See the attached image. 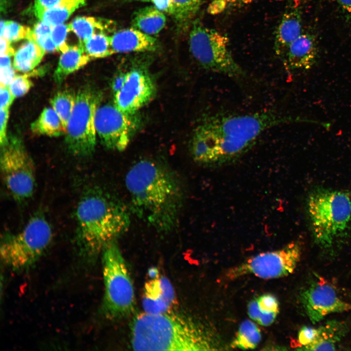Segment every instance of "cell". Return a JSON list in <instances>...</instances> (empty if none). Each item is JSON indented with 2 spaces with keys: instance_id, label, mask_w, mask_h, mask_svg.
Returning <instances> with one entry per match:
<instances>
[{
  "instance_id": "1",
  "label": "cell",
  "mask_w": 351,
  "mask_h": 351,
  "mask_svg": "<svg viewBox=\"0 0 351 351\" xmlns=\"http://www.w3.org/2000/svg\"><path fill=\"white\" fill-rule=\"evenodd\" d=\"M299 121L273 111L248 114L214 113L196 127L190 150L193 159L205 165H221L246 153L266 130Z\"/></svg>"
},
{
  "instance_id": "2",
  "label": "cell",
  "mask_w": 351,
  "mask_h": 351,
  "mask_svg": "<svg viewBox=\"0 0 351 351\" xmlns=\"http://www.w3.org/2000/svg\"><path fill=\"white\" fill-rule=\"evenodd\" d=\"M125 183L131 210L140 219L160 233L176 228L184 191L171 168L155 160L141 159L129 169Z\"/></svg>"
},
{
  "instance_id": "3",
  "label": "cell",
  "mask_w": 351,
  "mask_h": 351,
  "mask_svg": "<svg viewBox=\"0 0 351 351\" xmlns=\"http://www.w3.org/2000/svg\"><path fill=\"white\" fill-rule=\"evenodd\" d=\"M131 344L136 351H210L221 347L209 328L188 316L167 312L136 315Z\"/></svg>"
},
{
  "instance_id": "4",
  "label": "cell",
  "mask_w": 351,
  "mask_h": 351,
  "mask_svg": "<svg viewBox=\"0 0 351 351\" xmlns=\"http://www.w3.org/2000/svg\"><path fill=\"white\" fill-rule=\"evenodd\" d=\"M76 216L79 253L88 262L125 233L131 223L130 213L125 205L98 190L88 192L82 196Z\"/></svg>"
},
{
  "instance_id": "5",
  "label": "cell",
  "mask_w": 351,
  "mask_h": 351,
  "mask_svg": "<svg viewBox=\"0 0 351 351\" xmlns=\"http://www.w3.org/2000/svg\"><path fill=\"white\" fill-rule=\"evenodd\" d=\"M314 240L326 252H332L347 234L351 220V200L340 191L313 189L307 201Z\"/></svg>"
},
{
  "instance_id": "6",
  "label": "cell",
  "mask_w": 351,
  "mask_h": 351,
  "mask_svg": "<svg viewBox=\"0 0 351 351\" xmlns=\"http://www.w3.org/2000/svg\"><path fill=\"white\" fill-rule=\"evenodd\" d=\"M102 252L103 312L111 320L125 318L132 313L135 306L134 288L129 270L115 241L107 245Z\"/></svg>"
},
{
  "instance_id": "7",
  "label": "cell",
  "mask_w": 351,
  "mask_h": 351,
  "mask_svg": "<svg viewBox=\"0 0 351 351\" xmlns=\"http://www.w3.org/2000/svg\"><path fill=\"white\" fill-rule=\"evenodd\" d=\"M52 229L45 216L34 214L22 230L5 234L0 253L3 264L15 271H23L33 266L42 255L52 238Z\"/></svg>"
},
{
  "instance_id": "8",
  "label": "cell",
  "mask_w": 351,
  "mask_h": 351,
  "mask_svg": "<svg viewBox=\"0 0 351 351\" xmlns=\"http://www.w3.org/2000/svg\"><path fill=\"white\" fill-rule=\"evenodd\" d=\"M193 23L189 45L196 61L203 68L214 73L234 78L244 77L245 73L234 60L227 37L199 21Z\"/></svg>"
},
{
  "instance_id": "9",
  "label": "cell",
  "mask_w": 351,
  "mask_h": 351,
  "mask_svg": "<svg viewBox=\"0 0 351 351\" xmlns=\"http://www.w3.org/2000/svg\"><path fill=\"white\" fill-rule=\"evenodd\" d=\"M99 97L90 88H83L76 95L73 111L66 129L65 142L69 151L77 156L92 154L96 145L95 115Z\"/></svg>"
},
{
  "instance_id": "10",
  "label": "cell",
  "mask_w": 351,
  "mask_h": 351,
  "mask_svg": "<svg viewBox=\"0 0 351 351\" xmlns=\"http://www.w3.org/2000/svg\"><path fill=\"white\" fill-rule=\"evenodd\" d=\"M0 161L5 185L12 197L19 202L29 198L35 187V168L21 142L8 139L1 146Z\"/></svg>"
},
{
  "instance_id": "11",
  "label": "cell",
  "mask_w": 351,
  "mask_h": 351,
  "mask_svg": "<svg viewBox=\"0 0 351 351\" xmlns=\"http://www.w3.org/2000/svg\"><path fill=\"white\" fill-rule=\"evenodd\" d=\"M300 256V245L296 242H292L282 249L251 257L230 269L226 277L234 279L250 274L269 279L286 276L294 271Z\"/></svg>"
},
{
  "instance_id": "12",
  "label": "cell",
  "mask_w": 351,
  "mask_h": 351,
  "mask_svg": "<svg viewBox=\"0 0 351 351\" xmlns=\"http://www.w3.org/2000/svg\"><path fill=\"white\" fill-rule=\"evenodd\" d=\"M133 115L115 104L98 107L95 115L96 131L105 147L118 151L128 147L137 126Z\"/></svg>"
},
{
  "instance_id": "13",
  "label": "cell",
  "mask_w": 351,
  "mask_h": 351,
  "mask_svg": "<svg viewBox=\"0 0 351 351\" xmlns=\"http://www.w3.org/2000/svg\"><path fill=\"white\" fill-rule=\"evenodd\" d=\"M155 91L150 75L143 70L133 69L125 73L122 86L115 92V105L127 113L134 114L152 99Z\"/></svg>"
},
{
  "instance_id": "14",
  "label": "cell",
  "mask_w": 351,
  "mask_h": 351,
  "mask_svg": "<svg viewBox=\"0 0 351 351\" xmlns=\"http://www.w3.org/2000/svg\"><path fill=\"white\" fill-rule=\"evenodd\" d=\"M300 297L308 317L313 324L330 313L351 309V305L340 299L334 288L324 281L312 283Z\"/></svg>"
},
{
  "instance_id": "15",
  "label": "cell",
  "mask_w": 351,
  "mask_h": 351,
  "mask_svg": "<svg viewBox=\"0 0 351 351\" xmlns=\"http://www.w3.org/2000/svg\"><path fill=\"white\" fill-rule=\"evenodd\" d=\"M175 300L173 287L165 276L151 277L144 286L142 306L145 312L157 314L169 312Z\"/></svg>"
},
{
  "instance_id": "16",
  "label": "cell",
  "mask_w": 351,
  "mask_h": 351,
  "mask_svg": "<svg viewBox=\"0 0 351 351\" xmlns=\"http://www.w3.org/2000/svg\"><path fill=\"white\" fill-rule=\"evenodd\" d=\"M317 55L314 38L302 33L290 45L281 59L289 71L307 70L315 63Z\"/></svg>"
},
{
  "instance_id": "17",
  "label": "cell",
  "mask_w": 351,
  "mask_h": 351,
  "mask_svg": "<svg viewBox=\"0 0 351 351\" xmlns=\"http://www.w3.org/2000/svg\"><path fill=\"white\" fill-rule=\"evenodd\" d=\"M114 54L155 51L156 39L133 27L119 30L110 36Z\"/></svg>"
},
{
  "instance_id": "18",
  "label": "cell",
  "mask_w": 351,
  "mask_h": 351,
  "mask_svg": "<svg viewBox=\"0 0 351 351\" xmlns=\"http://www.w3.org/2000/svg\"><path fill=\"white\" fill-rule=\"evenodd\" d=\"M302 33L300 11L292 7L284 13L276 29L274 46L276 55L281 58L290 45Z\"/></svg>"
},
{
  "instance_id": "19",
  "label": "cell",
  "mask_w": 351,
  "mask_h": 351,
  "mask_svg": "<svg viewBox=\"0 0 351 351\" xmlns=\"http://www.w3.org/2000/svg\"><path fill=\"white\" fill-rule=\"evenodd\" d=\"M318 334L310 344L299 348L304 351H334L336 345L348 331L346 323L337 320L327 322L318 328Z\"/></svg>"
},
{
  "instance_id": "20",
  "label": "cell",
  "mask_w": 351,
  "mask_h": 351,
  "mask_svg": "<svg viewBox=\"0 0 351 351\" xmlns=\"http://www.w3.org/2000/svg\"><path fill=\"white\" fill-rule=\"evenodd\" d=\"M251 319L263 326L272 325L279 312V302L273 294L265 293L252 300L247 307Z\"/></svg>"
},
{
  "instance_id": "21",
  "label": "cell",
  "mask_w": 351,
  "mask_h": 351,
  "mask_svg": "<svg viewBox=\"0 0 351 351\" xmlns=\"http://www.w3.org/2000/svg\"><path fill=\"white\" fill-rule=\"evenodd\" d=\"M165 14L153 5L140 8L133 15L132 27L154 37L166 25V17Z\"/></svg>"
},
{
  "instance_id": "22",
  "label": "cell",
  "mask_w": 351,
  "mask_h": 351,
  "mask_svg": "<svg viewBox=\"0 0 351 351\" xmlns=\"http://www.w3.org/2000/svg\"><path fill=\"white\" fill-rule=\"evenodd\" d=\"M91 59L80 44L71 45L60 56L54 74L55 82L62 83L68 75L83 67Z\"/></svg>"
},
{
  "instance_id": "23",
  "label": "cell",
  "mask_w": 351,
  "mask_h": 351,
  "mask_svg": "<svg viewBox=\"0 0 351 351\" xmlns=\"http://www.w3.org/2000/svg\"><path fill=\"white\" fill-rule=\"evenodd\" d=\"M46 52L35 41L27 40L16 51L13 67L15 70L22 73L31 71L39 64Z\"/></svg>"
},
{
  "instance_id": "24",
  "label": "cell",
  "mask_w": 351,
  "mask_h": 351,
  "mask_svg": "<svg viewBox=\"0 0 351 351\" xmlns=\"http://www.w3.org/2000/svg\"><path fill=\"white\" fill-rule=\"evenodd\" d=\"M33 132L49 136H58L65 135L66 129L52 107L45 108L39 117L31 125Z\"/></svg>"
},
{
  "instance_id": "25",
  "label": "cell",
  "mask_w": 351,
  "mask_h": 351,
  "mask_svg": "<svg viewBox=\"0 0 351 351\" xmlns=\"http://www.w3.org/2000/svg\"><path fill=\"white\" fill-rule=\"evenodd\" d=\"M69 28L78 38L81 44L94 35L106 33L108 23L91 17H78L68 24Z\"/></svg>"
},
{
  "instance_id": "26",
  "label": "cell",
  "mask_w": 351,
  "mask_h": 351,
  "mask_svg": "<svg viewBox=\"0 0 351 351\" xmlns=\"http://www.w3.org/2000/svg\"><path fill=\"white\" fill-rule=\"evenodd\" d=\"M82 6L78 3L49 8L34 5L33 11L39 20L53 26L64 23L76 10Z\"/></svg>"
},
{
  "instance_id": "27",
  "label": "cell",
  "mask_w": 351,
  "mask_h": 351,
  "mask_svg": "<svg viewBox=\"0 0 351 351\" xmlns=\"http://www.w3.org/2000/svg\"><path fill=\"white\" fill-rule=\"evenodd\" d=\"M261 339V334L257 326L253 321L247 320L240 325L231 346L243 350H253L256 348Z\"/></svg>"
},
{
  "instance_id": "28",
  "label": "cell",
  "mask_w": 351,
  "mask_h": 351,
  "mask_svg": "<svg viewBox=\"0 0 351 351\" xmlns=\"http://www.w3.org/2000/svg\"><path fill=\"white\" fill-rule=\"evenodd\" d=\"M171 16L181 28L188 27L194 19L202 4V0H170Z\"/></svg>"
},
{
  "instance_id": "29",
  "label": "cell",
  "mask_w": 351,
  "mask_h": 351,
  "mask_svg": "<svg viewBox=\"0 0 351 351\" xmlns=\"http://www.w3.org/2000/svg\"><path fill=\"white\" fill-rule=\"evenodd\" d=\"M80 44L91 58H104L114 54L110 36L105 33L96 34Z\"/></svg>"
},
{
  "instance_id": "30",
  "label": "cell",
  "mask_w": 351,
  "mask_h": 351,
  "mask_svg": "<svg viewBox=\"0 0 351 351\" xmlns=\"http://www.w3.org/2000/svg\"><path fill=\"white\" fill-rule=\"evenodd\" d=\"M76 95L67 91L57 93L50 100L52 107L59 117L65 129L73 111Z\"/></svg>"
},
{
  "instance_id": "31",
  "label": "cell",
  "mask_w": 351,
  "mask_h": 351,
  "mask_svg": "<svg viewBox=\"0 0 351 351\" xmlns=\"http://www.w3.org/2000/svg\"><path fill=\"white\" fill-rule=\"evenodd\" d=\"M31 31L30 28L13 20H1L0 37L4 38L11 43L24 39L27 40Z\"/></svg>"
},
{
  "instance_id": "32",
  "label": "cell",
  "mask_w": 351,
  "mask_h": 351,
  "mask_svg": "<svg viewBox=\"0 0 351 351\" xmlns=\"http://www.w3.org/2000/svg\"><path fill=\"white\" fill-rule=\"evenodd\" d=\"M70 31L68 24L62 23L52 27L51 37L56 51L62 53L67 51L71 46L66 42L68 34Z\"/></svg>"
},
{
  "instance_id": "33",
  "label": "cell",
  "mask_w": 351,
  "mask_h": 351,
  "mask_svg": "<svg viewBox=\"0 0 351 351\" xmlns=\"http://www.w3.org/2000/svg\"><path fill=\"white\" fill-rule=\"evenodd\" d=\"M32 86V82L27 75L15 76L8 87L15 98L20 97L26 94Z\"/></svg>"
},
{
  "instance_id": "34",
  "label": "cell",
  "mask_w": 351,
  "mask_h": 351,
  "mask_svg": "<svg viewBox=\"0 0 351 351\" xmlns=\"http://www.w3.org/2000/svg\"><path fill=\"white\" fill-rule=\"evenodd\" d=\"M255 0H212L209 5L208 11L211 14L223 12L230 7L242 6Z\"/></svg>"
},
{
  "instance_id": "35",
  "label": "cell",
  "mask_w": 351,
  "mask_h": 351,
  "mask_svg": "<svg viewBox=\"0 0 351 351\" xmlns=\"http://www.w3.org/2000/svg\"><path fill=\"white\" fill-rule=\"evenodd\" d=\"M318 332V328L308 326L302 327L298 334V340L300 347H305L311 343L317 335Z\"/></svg>"
},
{
  "instance_id": "36",
  "label": "cell",
  "mask_w": 351,
  "mask_h": 351,
  "mask_svg": "<svg viewBox=\"0 0 351 351\" xmlns=\"http://www.w3.org/2000/svg\"><path fill=\"white\" fill-rule=\"evenodd\" d=\"M85 1L86 0H35L34 5L44 8L77 3L83 5Z\"/></svg>"
},
{
  "instance_id": "37",
  "label": "cell",
  "mask_w": 351,
  "mask_h": 351,
  "mask_svg": "<svg viewBox=\"0 0 351 351\" xmlns=\"http://www.w3.org/2000/svg\"><path fill=\"white\" fill-rule=\"evenodd\" d=\"M9 114V109H0V142L1 146L5 144L8 139L6 134Z\"/></svg>"
},
{
  "instance_id": "38",
  "label": "cell",
  "mask_w": 351,
  "mask_h": 351,
  "mask_svg": "<svg viewBox=\"0 0 351 351\" xmlns=\"http://www.w3.org/2000/svg\"><path fill=\"white\" fill-rule=\"evenodd\" d=\"M0 109H9L15 98L11 93L8 86L0 85Z\"/></svg>"
},
{
  "instance_id": "39",
  "label": "cell",
  "mask_w": 351,
  "mask_h": 351,
  "mask_svg": "<svg viewBox=\"0 0 351 351\" xmlns=\"http://www.w3.org/2000/svg\"><path fill=\"white\" fill-rule=\"evenodd\" d=\"M125 2L141 1L149 2L166 14L171 16L172 8L170 0H123Z\"/></svg>"
},
{
  "instance_id": "40",
  "label": "cell",
  "mask_w": 351,
  "mask_h": 351,
  "mask_svg": "<svg viewBox=\"0 0 351 351\" xmlns=\"http://www.w3.org/2000/svg\"><path fill=\"white\" fill-rule=\"evenodd\" d=\"M13 66L0 68V85L8 86L15 76Z\"/></svg>"
},
{
  "instance_id": "41",
  "label": "cell",
  "mask_w": 351,
  "mask_h": 351,
  "mask_svg": "<svg viewBox=\"0 0 351 351\" xmlns=\"http://www.w3.org/2000/svg\"><path fill=\"white\" fill-rule=\"evenodd\" d=\"M11 42L4 38L0 37V56H14L16 51L12 46Z\"/></svg>"
},
{
  "instance_id": "42",
  "label": "cell",
  "mask_w": 351,
  "mask_h": 351,
  "mask_svg": "<svg viewBox=\"0 0 351 351\" xmlns=\"http://www.w3.org/2000/svg\"><path fill=\"white\" fill-rule=\"evenodd\" d=\"M344 11L351 15V0H333Z\"/></svg>"
},
{
  "instance_id": "43",
  "label": "cell",
  "mask_w": 351,
  "mask_h": 351,
  "mask_svg": "<svg viewBox=\"0 0 351 351\" xmlns=\"http://www.w3.org/2000/svg\"><path fill=\"white\" fill-rule=\"evenodd\" d=\"M14 0H0V12L1 14L6 13Z\"/></svg>"
},
{
  "instance_id": "44",
  "label": "cell",
  "mask_w": 351,
  "mask_h": 351,
  "mask_svg": "<svg viewBox=\"0 0 351 351\" xmlns=\"http://www.w3.org/2000/svg\"><path fill=\"white\" fill-rule=\"evenodd\" d=\"M11 56L4 55L0 56V67L5 68L13 66Z\"/></svg>"
}]
</instances>
